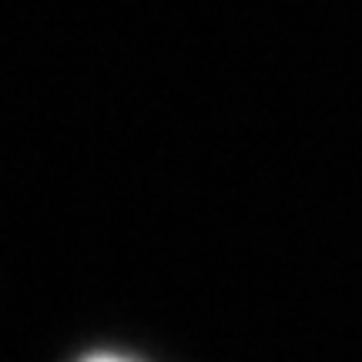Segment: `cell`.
Instances as JSON below:
<instances>
[{
    "label": "cell",
    "instance_id": "obj_1",
    "mask_svg": "<svg viewBox=\"0 0 362 362\" xmlns=\"http://www.w3.org/2000/svg\"><path fill=\"white\" fill-rule=\"evenodd\" d=\"M84 362H131V359H121V356H107V352H104V356H88Z\"/></svg>",
    "mask_w": 362,
    "mask_h": 362
}]
</instances>
